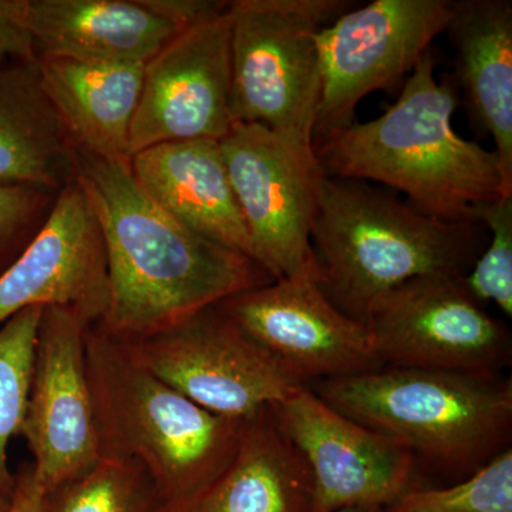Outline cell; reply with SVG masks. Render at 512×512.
I'll list each match as a JSON object with an SVG mask.
<instances>
[{"label":"cell","instance_id":"obj_1","mask_svg":"<svg viewBox=\"0 0 512 512\" xmlns=\"http://www.w3.org/2000/svg\"><path fill=\"white\" fill-rule=\"evenodd\" d=\"M76 180L106 249L109 308L96 326L107 335L141 338L275 281L254 259L201 237L158 207L137 184L130 161L77 153Z\"/></svg>","mask_w":512,"mask_h":512},{"label":"cell","instance_id":"obj_2","mask_svg":"<svg viewBox=\"0 0 512 512\" xmlns=\"http://www.w3.org/2000/svg\"><path fill=\"white\" fill-rule=\"evenodd\" d=\"M458 94L437 80L431 49L382 116L350 124L313 144L328 177L376 183L414 208L446 221H468L473 207L507 197L495 151L458 136ZM473 221V220H470Z\"/></svg>","mask_w":512,"mask_h":512},{"label":"cell","instance_id":"obj_3","mask_svg":"<svg viewBox=\"0 0 512 512\" xmlns=\"http://www.w3.org/2000/svg\"><path fill=\"white\" fill-rule=\"evenodd\" d=\"M487 242L480 222L430 217L389 188L328 175L320 184L311 232L318 282L365 326L387 292L419 276L466 275Z\"/></svg>","mask_w":512,"mask_h":512},{"label":"cell","instance_id":"obj_4","mask_svg":"<svg viewBox=\"0 0 512 512\" xmlns=\"http://www.w3.org/2000/svg\"><path fill=\"white\" fill-rule=\"evenodd\" d=\"M86 352L101 457L140 464L163 504L197 493L228 466L245 420L202 409L99 326H90Z\"/></svg>","mask_w":512,"mask_h":512},{"label":"cell","instance_id":"obj_5","mask_svg":"<svg viewBox=\"0 0 512 512\" xmlns=\"http://www.w3.org/2000/svg\"><path fill=\"white\" fill-rule=\"evenodd\" d=\"M312 392L349 419L463 478L510 441L512 384L497 376L390 366L319 380Z\"/></svg>","mask_w":512,"mask_h":512},{"label":"cell","instance_id":"obj_6","mask_svg":"<svg viewBox=\"0 0 512 512\" xmlns=\"http://www.w3.org/2000/svg\"><path fill=\"white\" fill-rule=\"evenodd\" d=\"M352 9L346 0H234L231 110L313 146L320 99L318 35Z\"/></svg>","mask_w":512,"mask_h":512},{"label":"cell","instance_id":"obj_7","mask_svg":"<svg viewBox=\"0 0 512 512\" xmlns=\"http://www.w3.org/2000/svg\"><path fill=\"white\" fill-rule=\"evenodd\" d=\"M220 144L255 261L275 279L318 275L311 232L325 173L315 148L255 123H234Z\"/></svg>","mask_w":512,"mask_h":512},{"label":"cell","instance_id":"obj_8","mask_svg":"<svg viewBox=\"0 0 512 512\" xmlns=\"http://www.w3.org/2000/svg\"><path fill=\"white\" fill-rule=\"evenodd\" d=\"M119 342L138 365L202 409L228 419H252L306 386L252 342L218 303L150 335Z\"/></svg>","mask_w":512,"mask_h":512},{"label":"cell","instance_id":"obj_9","mask_svg":"<svg viewBox=\"0 0 512 512\" xmlns=\"http://www.w3.org/2000/svg\"><path fill=\"white\" fill-rule=\"evenodd\" d=\"M451 0H375L320 30V99L313 144L355 123L367 94L409 77L450 18Z\"/></svg>","mask_w":512,"mask_h":512},{"label":"cell","instance_id":"obj_10","mask_svg":"<svg viewBox=\"0 0 512 512\" xmlns=\"http://www.w3.org/2000/svg\"><path fill=\"white\" fill-rule=\"evenodd\" d=\"M464 276H419L387 292L366 319L383 365L497 376L511 336L468 291Z\"/></svg>","mask_w":512,"mask_h":512},{"label":"cell","instance_id":"obj_11","mask_svg":"<svg viewBox=\"0 0 512 512\" xmlns=\"http://www.w3.org/2000/svg\"><path fill=\"white\" fill-rule=\"evenodd\" d=\"M218 305L299 383L384 367L369 329L330 301L316 274L275 279Z\"/></svg>","mask_w":512,"mask_h":512},{"label":"cell","instance_id":"obj_12","mask_svg":"<svg viewBox=\"0 0 512 512\" xmlns=\"http://www.w3.org/2000/svg\"><path fill=\"white\" fill-rule=\"evenodd\" d=\"M311 478V511L384 508L412 488L414 454L330 407L306 386L269 406Z\"/></svg>","mask_w":512,"mask_h":512},{"label":"cell","instance_id":"obj_13","mask_svg":"<svg viewBox=\"0 0 512 512\" xmlns=\"http://www.w3.org/2000/svg\"><path fill=\"white\" fill-rule=\"evenodd\" d=\"M89 322L64 306H46L37 329L22 434L45 493L83 476L101 458L89 370Z\"/></svg>","mask_w":512,"mask_h":512},{"label":"cell","instance_id":"obj_14","mask_svg":"<svg viewBox=\"0 0 512 512\" xmlns=\"http://www.w3.org/2000/svg\"><path fill=\"white\" fill-rule=\"evenodd\" d=\"M234 123L227 8L178 33L144 64L140 101L131 124L130 158L170 141H221Z\"/></svg>","mask_w":512,"mask_h":512},{"label":"cell","instance_id":"obj_15","mask_svg":"<svg viewBox=\"0 0 512 512\" xmlns=\"http://www.w3.org/2000/svg\"><path fill=\"white\" fill-rule=\"evenodd\" d=\"M110 286L103 235L77 180L60 191L46 224L0 275V325L33 306H64L99 325Z\"/></svg>","mask_w":512,"mask_h":512},{"label":"cell","instance_id":"obj_16","mask_svg":"<svg viewBox=\"0 0 512 512\" xmlns=\"http://www.w3.org/2000/svg\"><path fill=\"white\" fill-rule=\"evenodd\" d=\"M130 168L141 190L175 220L255 261L220 141L194 138L157 144L134 154Z\"/></svg>","mask_w":512,"mask_h":512},{"label":"cell","instance_id":"obj_17","mask_svg":"<svg viewBox=\"0 0 512 512\" xmlns=\"http://www.w3.org/2000/svg\"><path fill=\"white\" fill-rule=\"evenodd\" d=\"M444 33L454 49L451 82L477 133L493 138L512 197V2L451 0Z\"/></svg>","mask_w":512,"mask_h":512},{"label":"cell","instance_id":"obj_18","mask_svg":"<svg viewBox=\"0 0 512 512\" xmlns=\"http://www.w3.org/2000/svg\"><path fill=\"white\" fill-rule=\"evenodd\" d=\"M37 59L146 64L181 30L144 0H26Z\"/></svg>","mask_w":512,"mask_h":512},{"label":"cell","instance_id":"obj_19","mask_svg":"<svg viewBox=\"0 0 512 512\" xmlns=\"http://www.w3.org/2000/svg\"><path fill=\"white\" fill-rule=\"evenodd\" d=\"M311 478L269 407L244 421L237 451L210 484L157 512H309Z\"/></svg>","mask_w":512,"mask_h":512},{"label":"cell","instance_id":"obj_20","mask_svg":"<svg viewBox=\"0 0 512 512\" xmlns=\"http://www.w3.org/2000/svg\"><path fill=\"white\" fill-rule=\"evenodd\" d=\"M43 86L77 153L130 161L144 64L37 59Z\"/></svg>","mask_w":512,"mask_h":512},{"label":"cell","instance_id":"obj_21","mask_svg":"<svg viewBox=\"0 0 512 512\" xmlns=\"http://www.w3.org/2000/svg\"><path fill=\"white\" fill-rule=\"evenodd\" d=\"M77 153L37 60L0 59V185L63 190L76 180Z\"/></svg>","mask_w":512,"mask_h":512},{"label":"cell","instance_id":"obj_22","mask_svg":"<svg viewBox=\"0 0 512 512\" xmlns=\"http://www.w3.org/2000/svg\"><path fill=\"white\" fill-rule=\"evenodd\" d=\"M161 505L147 471L117 457H101L92 470L45 495V512H157Z\"/></svg>","mask_w":512,"mask_h":512},{"label":"cell","instance_id":"obj_23","mask_svg":"<svg viewBox=\"0 0 512 512\" xmlns=\"http://www.w3.org/2000/svg\"><path fill=\"white\" fill-rule=\"evenodd\" d=\"M42 306L16 313L0 325V494L12 500L16 476L9 468L10 440L22 431L32 383Z\"/></svg>","mask_w":512,"mask_h":512},{"label":"cell","instance_id":"obj_24","mask_svg":"<svg viewBox=\"0 0 512 512\" xmlns=\"http://www.w3.org/2000/svg\"><path fill=\"white\" fill-rule=\"evenodd\" d=\"M382 512H512V450L448 487H412Z\"/></svg>","mask_w":512,"mask_h":512},{"label":"cell","instance_id":"obj_25","mask_svg":"<svg viewBox=\"0 0 512 512\" xmlns=\"http://www.w3.org/2000/svg\"><path fill=\"white\" fill-rule=\"evenodd\" d=\"M470 220L488 232L484 251L464 276L478 302H493L505 316H512V197L483 202L470 211Z\"/></svg>","mask_w":512,"mask_h":512},{"label":"cell","instance_id":"obj_26","mask_svg":"<svg viewBox=\"0 0 512 512\" xmlns=\"http://www.w3.org/2000/svg\"><path fill=\"white\" fill-rule=\"evenodd\" d=\"M60 191L36 185H0V275L39 234Z\"/></svg>","mask_w":512,"mask_h":512},{"label":"cell","instance_id":"obj_27","mask_svg":"<svg viewBox=\"0 0 512 512\" xmlns=\"http://www.w3.org/2000/svg\"><path fill=\"white\" fill-rule=\"evenodd\" d=\"M26 0H0V59L36 60L25 23Z\"/></svg>","mask_w":512,"mask_h":512},{"label":"cell","instance_id":"obj_28","mask_svg":"<svg viewBox=\"0 0 512 512\" xmlns=\"http://www.w3.org/2000/svg\"><path fill=\"white\" fill-rule=\"evenodd\" d=\"M144 3L181 32L220 15L228 8V2L218 0H144Z\"/></svg>","mask_w":512,"mask_h":512},{"label":"cell","instance_id":"obj_29","mask_svg":"<svg viewBox=\"0 0 512 512\" xmlns=\"http://www.w3.org/2000/svg\"><path fill=\"white\" fill-rule=\"evenodd\" d=\"M45 495L33 467H23L16 474L15 493L9 512H45Z\"/></svg>","mask_w":512,"mask_h":512},{"label":"cell","instance_id":"obj_30","mask_svg":"<svg viewBox=\"0 0 512 512\" xmlns=\"http://www.w3.org/2000/svg\"><path fill=\"white\" fill-rule=\"evenodd\" d=\"M10 503H12V500H9L5 495L0 494V512H9Z\"/></svg>","mask_w":512,"mask_h":512},{"label":"cell","instance_id":"obj_31","mask_svg":"<svg viewBox=\"0 0 512 512\" xmlns=\"http://www.w3.org/2000/svg\"><path fill=\"white\" fill-rule=\"evenodd\" d=\"M339 512H382V508H350V510H343Z\"/></svg>","mask_w":512,"mask_h":512}]
</instances>
